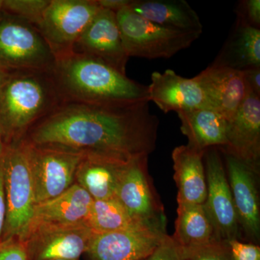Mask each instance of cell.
I'll use <instances>...</instances> for the list:
<instances>
[{
	"label": "cell",
	"instance_id": "cell-1",
	"mask_svg": "<svg viewBox=\"0 0 260 260\" xmlns=\"http://www.w3.org/2000/svg\"><path fill=\"white\" fill-rule=\"evenodd\" d=\"M149 101L123 104L64 102L37 122L23 140L80 154L134 158L156 148L159 119Z\"/></svg>",
	"mask_w": 260,
	"mask_h": 260
},
{
	"label": "cell",
	"instance_id": "cell-2",
	"mask_svg": "<svg viewBox=\"0 0 260 260\" xmlns=\"http://www.w3.org/2000/svg\"><path fill=\"white\" fill-rule=\"evenodd\" d=\"M52 73L64 102L123 104L149 101L148 85L104 61L73 51L56 57Z\"/></svg>",
	"mask_w": 260,
	"mask_h": 260
},
{
	"label": "cell",
	"instance_id": "cell-3",
	"mask_svg": "<svg viewBox=\"0 0 260 260\" xmlns=\"http://www.w3.org/2000/svg\"><path fill=\"white\" fill-rule=\"evenodd\" d=\"M0 71V134L8 146L23 140L64 101L52 71Z\"/></svg>",
	"mask_w": 260,
	"mask_h": 260
},
{
	"label": "cell",
	"instance_id": "cell-4",
	"mask_svg": "<svg viewBox=\"0 0 260 260\" xmlns=\"http://www.w3.org/2000/svg\"><path fill=\"white\" fill-rule=\"evenodd\" d=\"M6 216L2 240L23 241L34 218L35 196L23 140L5 146L2 156Z\"/></svg>",
	"mask_w": 260,
	"mask_h": 260
},
{
	"label": "cell",
	"instance_id": "cell-5",
	"mask_svg": "<svg viewBox=\"0 0 260 260\" xmlns=\"http://www.w3.org/2000/svg\"><path fill=\"white\" fill-rule=\"evenodd\" d=\"M116 16L123 46L129 57L169 59L190 47L201 35L153 23L128 7L116 12Z\"/></svg>",
	"mask_w": 260,
	"mask_h": 260
},
{
	"label": "cell",
	"instance_id": "cell-6",
	"mask_svg": "<svg viewBox=\"0 0 260 260\" xmlns=\"http://www.w3.org/2000/svg\"><path fill=\"white\" fill-rule=\"evenodd\" d=\"M56 56L37 27L0 11V70L53 71Z\"/></svg>",
	"mask_w": 260,
	"mask_h": 260
},
{
	"label": "cell",
	"instance_id": "cell-7",
	"mask_svg": "<svg viewBox=\"0 0 260 260\" xmlns=\"http://www.w3.org/2000/svg\"><path fill=\"white\" fill-rule=\"evenodd\" d=\"M148 156L132 159L121 174L115 198L132 218L145 226L167 233V217L148 172Z\"/></svg>",
	"mask_w": 260,
	"mask_h": 260
},
{
	"label": "cell",
	"instance_id": "cell-8",
	"mask_svg": "<svg viewBox=\"0 0 260 260\" xmlns=\"http://www.w3.org/2000/svg\"><path fill=\"white\" fill-rule=\"evenodd\" d=\"M102 9L96 0H50L37 28L57 57L73 51Z\"/></svg>",
	"mask_w": 260,
	"mask_h": 260
},
{
	"label": "cell",
	"instance_id": "cell-9",
	"mask_svg": "<svg viewBox=\"0 0 260 260\" xmlns=\"http://www.w3.org/2000/svg\"><path fill=\"white\" fill-rule=\"evenodd\" d=\"M23 142L31 173L36 205L55 198L75 184V174L83 154Z\"/></svg>",
	"mask_w": 260,
	"mask_h": 260
},
{
	"label": "cell",
	"instance_id": "cell-10",
	"mask_svg": "<svg viewBox=\"0 0 260 260\" xmlns=\"http://www.w3.org/2000/svg\"><path fill=\"white\" fill-rule=\"evenodd\" d=\"M95 234L86 224L32 223L22 242L28 260L80 259Z\"/></svg>",
	"mask_w": 260,
	"mask_h": 260
},
{
	"label": "cell",
	"instance_id": "cell-11",
	"mask_svg": "<svg viewBox=\"0 0 260 260\" xmlns=\"http://www.w3.org/2000/svg\"><path fill=\"white\" fill-rule=\"evenodd\" d=\"M203 160L207 181V197L203 205L213 224L215 236L219 241H243L223 154L218 148H208L205 150Z\"/></svg>",
	"mask_w": 260,
	"mask_h": 260
},
{
	"label": "cell",
	"instance_id": "cell-12",
	"mask_svg": "<svg viewBox=\"0 0 260 260\" xmlns=\"http://www.w3.org/2000/svg\"><path fill=\"white\" fill-rule=\"evenodd\" d=\"M222 154L243 241L259 245V172L232 155Z\"/></svg>",
	"mask_w": 260,
	"mask_h": 260
},
{
	"label": "cell",
	"instance_id": "cell-13",
	"mask_svg": "<svg viewBox=\"0 0 260 260\" xmlns=\"http://www.w3.org/2000/svg\"><path fill=\"white\" fill-rule=\"evenodd\" d=\"M167 235L147 227L95 234L85 254L90 260H145Z\"/></svg>",
	"mask_w": 260,
	"mask_h": 260
},
{
	"label": "cell",
	"instance_id": "cell-14",
	"mask_svg": "<svg viewBox=\"0 0 260 260\" xmlns=\"http://www.w3.org/2000/svg\"><path fill=\"white\" fill-rule=\"evenodd\" d=\"M218 149L259 172L260 97L248 91L237 112L227 121L226 144Z\"/></svg>",
	"mask_w": 260,
	"mask_h": 260
},
{
	"label": "cell",
	"instance_id": "cell-15",
	"mask_svg": "<svg viewBox=\"0 0 260 260\" xmlns=\"http://www.w3.org/2000/svg\"><path fill=\"white\" fill-rule=\"evenodd\" d=\"M73 51L99 59L126 74L129 57L123 46L114 12L101 10L75 43Z\"/></svg>",
	"mask_w": 260,
	"mask_h": 260
},
{
	"label": "cell",
	"instance_id": "cell-16",
	"mask_svg": "<svg viewBox=\"0 0 260 260\" xmlns=\"http://www.w3.org/2000/svg\"><path fill=\"white\" fill-rule=\"evenodd\" d=\"M148 86L149 101L155 103L165 114L202 108L211 109L204 92L194 78L180 76L174 70L153 72L151 83Z\"/></svg>",
	"mask_w": 260,
	"mask_h": 260
},
{
	"label": "cell",
	"instance_id": "cell-17",
	"mask_svg": "<svg viewBox=\"0 0 260 260\" xmlns=\"http://www.w3.org/2000/svg\"><path fill=\"white\" fill-rule=\"evenodd\" d=\"M193 78L204 92L210 108L227 121L236 114L247 95L242 71L210 64Z\"/></svg>",
	"mask_w": 260,
	"mask_h": 260
},
{
	"label": "cell",
	"instance_id": "cell-18",
	"mask_svg": "<svg viewBox=\"0 0 260 260\" xmlns=\"http://www.w3.org/2000/svg\"><path fill=\"white\" fill-rule=\"evenodd\" d=\"M132 159L111 154H85L77 169L75 183L93 200L114 198L119 179Z\"/></svg>",
	"mask_w": 260,
	"mask_h": 260
},
{
	"label": "cell",
	"instance_id": "cell-19",
	"mask_svg": "<svg viewBox=\"0 0 260 260\" xmlns=\"http://www.w3.org/2000/svg\"><path fill=\"white\" fill-rule=\"evenodd\" d=\"M93 202L90 195L75 183L61 194L36 205L32 223L88 225Z\"/></svg>",
	"mask_w": 260,
	"mask_h": 260
},
{
	"label": "cell",
	"instance_id": "cell-20",
	"mask_svg": "<svg viewBox=\"0 0 260 260\" xmlns=\"http://www.w3.org/2000/svg\"><path fill=\"white\" fill-rule=\"evenodd\" d=\"M205 152L198 151L187 145L176 147L173 150L177 202L204 205L207 197L206 174L203 160Z\"/></svg>",
	"mask_w": 260,
	"mask_h": 260
},
{
	"label": "cell",
	"instance_id": "cell-21",
	"mask_svg": "<svg viewBox=\"0 0 260 260\" xmlns=\"http://www.w3.org/2000/svg\"><path fill=\"white\" fill-rule=\"evenodd\" d=\"M181 133L188 140L189 148L205 151L210 148H221L226 144L227 120L209 108L177 113Z\"/></svg>",
	"mask_w": 260,
	"mask_h": 260
},
{
	"label": "cell",
	"instance_id": "cell-22",
	"mask_svg": "<svg viewBox=\"0 0 260 260\" xmlns=\"http://www.w3.org/2000/svg\"><path fill=\"white\" fill-rule=\"evenodd\" d=\"M128 8L140 16L167 28L203 32L199 15L185 0H133Z\"/></svg>",
	"mask_w": 260,
	"mask_h": 260
},
{
	"label": "cell",
	"instance_id": "cell-23",
	"mask_svg": "<svg viewBox=\"0 0 260 260\" xmlns=\"http://www.w3.org/2000/svg\"><path fill=\"white\" fill-rule=\"evenodd\" d=\"M211 65L239 71L260 68V29L236 20L232 31Z\"/></svg>",
	"mask_w": 260,
	"mask_h": 260
},
{
	"label": "cell",
	"instance_id": "cell-24",
	"mask_svg": "<svg viewBox=\"0 0 260 260\" xmlns=\"http://www.w3.org/2000/svg\"><path fill=\"white\" fill-rule=\"evenodd\" d=\"M177 218L173 240L181 249L219 241L203 205L177 202Z\"/></svg>",
	"mask_w": 260,
	"mask_h": 260
},
{
	"label": "cell",
	"instance_id": "cell-25",
	"mask_svg": "<svg viewBox=\"0 0 260 260\" xmlns=\"http://www.w3.org/2000/svg\"><path fill=\"white\" fill-rule=\"evenodd\" d=\"M88 225L95 234L118 232L133 228L146 227L132 218L125 208L115 198L93 200Z\"/></svg>",
	"mask_w": 260,
	"mask_h": 260
},
{
	"label": "cell",
	"instance_id": "cell-26",
	"mask_svg": "<svg viewBox=\"0 0 260 260\" xmlns=\"http://www.w3.org/2000/svg\"><path fill=\"white\" fill-rule=\"evenodd\" d=\"M50 0H3L0 11L22 19L37 27Z\"/></svg>",
	"mask_w": 260,
	"mask_h": 260
},
{
	"label": "cell",
	"instance_id": "cell-27",
	"mask_svg": "<svg viewBox=\"0 0 260 260\" xmlns=\"http://www.w3.org/2000/svg\"><path fill=\"white\" fill-rule=\"evenodd\" d=\"M180 249L184 260H234L228 242L215 241L205 245Z\"/></svg>",
	"mask_w": 260,
	"mask_h": 260
},
{
	"label": "cell",
	"instance_id": "cell-28",
	"mask_svg": "<svg viewBox=\"0 0 260 260\" xmlns=\"http://www.w3.org/2000/svg\"><path fill=\"white\" fill-rule=\"evenodd\" d=\"M237 21L257 29L260 28L259 0H242L237 3L234 10Z\"/></svg>",
	"mask_w": 260,
	"mask_h": 260
},
{
	"label": "cell",
	"instance_id": "cell-29",
	"mask_svg": "<svg viewBox=\"0 0 260 260\" xmlns=\"http://www.w3.org/2000/svg\"><path fill=\"white\" fill-rule=\"evenodd\" d=\"M0 260H28L24 243L17 238L0 241Z\"/></svg>",
	"mask_w": 260,
	"mask_h": 260
},
{
	"label": "cell",
	"instance_id": "cell-30",
	"mask_svg": "<svg viewBox=\"0 0 260 260\" xmlns=\"http://www.w3.org/2000/svg\"><path fill=\"white\" fill-rule=\"evenodd\" d=\"M234 260H260V247L257 244L238 239L228 242Z\"/></svg>",
	"mask_w": 260,
	"mask_h": 260
},
{
	"label": "cell",
	"instance_id": "cell-31",
	"mask_svg": "<svg viewBox=\"0 0 260 260\" xmlns=\"http://www.w3.org/2000/svg\"><path fill=\"white\" fill-rule=\"evenodd\" d=\"M146 260H184L172 237L166 236L153 254Z\"/></svg>",
	"mask_w": 260,
	"mask_h": 260
},
{
	"label": "cell",
	"instance_id": "cell-32",
	"mask_svg": "<svg viewBox=\"0 0 260 260\" xmlns=\"http://www.w3.org/2000/svg\"><path fill=\"white\" fill-rule=\"evenodd\" d=\"M242 72L248 91L260 97V68H250Z\"/></svg>",
	"mask_w": 260,
	"mask_h": 260
},
{
	"label": "cell",
	"instance_id": "cell-33",
	"mask_svg": "<svg viewBox=\"0 0 260 260\" xmlns=\"http://www.w3.org/2000/svg\"><path fill=\"white\" fill-rule=\"evenodd\" d=\"M5 216H6V206H5L3 160L1 158H0V241L2 240L3 231H4Z\"/></svg>",
	"mask_w": 260,
	"mask_h": 260
},
{
	"label": "cell",
	"instance_id": "cell-34",
	"mask_svg": "<svg viewBox=\"0 0 260 260\" xmlns=\"http://www.w3.org/2000/svg\"><path fill=\"white\" fill-rule=\"evenodd\" d=\"M96 1L102 9L109 10L116 13L123 8L129 7L133 0H96Z\"/></svg>",
	"mask_w": 260,
	"mask_h": 260
},
{
	"label": "cell",
	"instance_id": "cell-35",
	"mask_svg": "<svg viewBox=\"0 0 260 260\" xmlns=\"http://www.w3.org/2000/svg\"><path fill=\"white\" fill-rule=\"evenodd\" d=\"M5 149V145L4 141H3V137L0 134V158L3 156V153H4Z\"/></svg>",
	"mask_w": 260,
	"mask_h": 260
},
{
	"label": "cell",
	"instance_id": "cell-36",
	"mask_svg": "<svg viewBox=\"0 0 260 260\" xmlns=\"http://www.w3.org/2000/svg\"><path fill=\"white\" fill-rule=\"evenodd\" d=\"M2 6H3V0H0V10L2 9Z\"/></svg>",
	"mask_w": 260,
	"mask_h": 260
},
{
	"label": "cell",
	"instance_id": "cell-37",
	"mask_svg": "<svg viewBox=\"0 0 260 260\" xmlns=\"http://www.w3.org/2000/svg\"><path fill=\"white\" fill-rule=\"evenodd\" d=\"M57 260H80V259H57Z\"/></svg>",
	"mask_w": 260,
	"mask_h": 260
},
{
	"label": "cell",
	"instance_id": "cell-38",
	"mask_svg": "<svg viewBox=\"0 0 260 260\" xmlns=\"http://www.w3.org/2000/svg\"><path fill=\"white\" fill-rule=\"evenodd\" d=\"M0 74H1V71H0Z\"/></svg>",
	"mask_w": 260,
	"mask_h": 260
},
{
	"label": "cell",
	"instance_id": "cell-39",
	"mask_svg": "<svg viewBox=\"0 0 260 260\" xmlns=\"http://www.w3.org/2000/svg\"><path fill=\"white\" fill-rule=\"evenodd\" d=\"M145 260H146V259H145Z\"/></svg>",
	"mask_w": 260,
	"mask_h": 260
}]
</instances>
